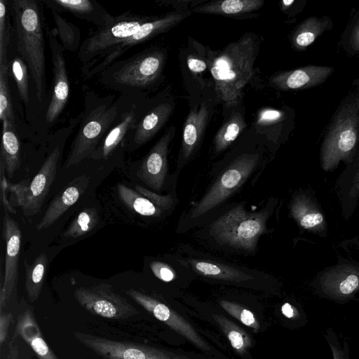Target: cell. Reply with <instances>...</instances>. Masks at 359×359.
Returning <instances> with one entry per match:
<instances>
[{
    "label": "cell",
    "instance_id": "1",
    "mask_svg": "<svg viewBox=\"0 0 359 359\" xmlns=\"http://www.w3.org/2000/svg\"><path fill=\"white\" fill-rule=\"evenodd\" d=\"M83 109L78 116L75 137L65 163V168L89 158L122 111L134 97L121 95L98 96L87 86H82Z\"/></svg>",
    "mask_w": 359,
    "mask_h": 359
},
{
    "label": "cell",
    "instance_id": "2",
    "mask_svg": "<svg viewBox=\"0 0 359 359\" xmlns=\"http://www.w3.org/2000/svg\"><path fill=\"white\" fill-rule=\"evenodd\" d=\"M13 20L12 40L25 62L36 96L40 102L46 96V55L43 12L39 1H8Z\"/></svg>",
    "mask_w": 359,
    "mask_h": 359
},
{
    "label": "cell",
    "instance_id": "3",
    "mask_svg": "<svg viewBox=\"0 0 359 359\" xmlns=\"http://www.w3.org/2000/svg\"><path fill=\"white\" fill-rule=\"evenodd\" d=\"M259 50L255 36L243 35L222 50L209 51L206 62L219 99L226 107L236 106L250 81Z\"/></svg>",
    "mask_w": 359,
    "mask_h": 359
},
{
    "label": "cell",
    "instance_id": "4",
    "mask_svg": "<svg viewBox=\"0 0 359 359\" xmlns=\"http://www.w3.org/2000/svg\"><path fill=\"white\" fill-rule=\"evenodd\" d=\"M165 51L152 47L129 57L116 60L99 75L100 84L130 97H144L160 80Z\"/></svg>",
    "mask_w": 359,
    "mask_h": 359
},
{
    "label": "cell",
    "instance_id": "5",
    "mask_svg": "<svg viewBox=\"0 0 359 359\" xmlns=\"http://www.w3.org/2000/svg\"><path fill=\"white\" fill-rule=\"evenodd\" d=\"M78 124L77 116L72 118L68 126L52 135L51 150L31 182H28L27 179L17 184L8 182V189L13 193L16 205L21 208L25 216H34L40 212L55 179L62 147Z\"/></svg>",
    "mask_w": 359,
    "mask_h": 359
},
{
    "label": "cell",
    "instance_id": "6",
    "mask_svg": "<svg viewBox=\"0 0 359 359\" xmlns=\"http://www.w3.org/2000/svg\"><path fill=\"white\" fill-rule=\"evenodd\" d=\"M268 208L250 212L243 205L225 212L210 226V234L219 243L237 250L253 252L266 231Z\"/></svg>",
    "mask_w": 359,
    "mask_h": 359
},
{
    "label": "cell",
    "instance_id": "7",
    "mask_svg": "<svg viewBox=\"0 0 359 359\" xmlns=\"http://www.w3.org/2000/svg\"><path fill=\"white\" fill-rule=\"evenodd\" d=\"M156 17L133 14L128 11L115 16L110 24L97 29L81 43L78 50V59L81 63V75L135 34L144 23Z\"/></svg>",
    "mask_w": 359,
    "mask_h": 359
},
{
    "label": "cell",
    "instance_id": "8",
    "mask_svg": "<svg viewBox=\"0 0 359 359\" xmlns=\"http://www.w3.org/2000/svg\"><path fill=\"white\" fill-rule=\"evenodd\" d=\"M359 141V104L355 100L340 107L325 138L322 159L331 168L349 158Z\"/></svg>",
    "mask_w": 359,
    "mask_h": 359
},
{
    "label": "cell",
    "instance_id": "9",
    "mask_svg": "<svg viewBox=\"0 0 359 359\" xmlns=\"http://www.w3.org/2000/svg\"><path fill=\"white\" fill-rule=\"evenodd\" d=\"M259 161V155L257 153H245L238 156L191 209L189 218L200 217L226 201L245 182L256 169Z\"/></svg>",
    "mask_w": 359,
    "mask_h": 359
},
{
    "label": "cell",
    "instance_id": "10",
    "mask_svg": "<svg viewBox=\"0 0 359 359\" xmlns=\"http://www.w3.org/2000/svg\"><path fill=\"white\" fill-rule=\"evenodd\" d=\"M190 14L191 12L188 10L179 11L163 16H156L154 19L144 23L135 34L118 45L109 54L95 62L82 76L83 79L87 80L95 76H98L130 48L151 39L159 34L165 32L190 15Z\"/></svg>",
    "mask_w": 359,
    "mask_h": 359
},
{
    "label": "cell",
    "instance_id": "11",
    "mask_svg": "<svg viewBox=\"0 0 359 359\" xmlns=\"http://www.w3.org/2000/svg\"><path fill=\"white\" fill-rule=\"evenodd\" d=\"M74 297L88 311L104 318L125 319L138 313L107 283L79 287L74 291Z\"/></svg>",
    "mask_w": 359,
    "mask_h": 359
},
{
    "label": "cell",
    "instance_id": "12",
    "mask_svg": "<svg viewBox=\"0 0 359 359\" xmlns=\"http://www.w3.org/2000/svg\"><path fill=\"white\" fill-rule=\"evenodd\" d=\"M48 45L53 66V89L49 104L45 114V123L51 128L58 119L69 100V82L62 45L55 29L48 30Z\"/></svg>",
    "mask_w": 359,
    "mask_h": 359
},
{
    "label": "cell",
    "instance_id": "13",
    "mask_svg": "<svg viewBox=\"0 0 359 359\" xmlns=\"http://www.w3.org/2000/svg\"><path fill=\"white\" fill-rule=\"evenodd\" d=\"M83 344L105 359H189L163 350L76 333Z\"/></svg>",
    "mask_w": 359,
    "mask_h": 359
},
{
    "label": "cell",
    "instance_id": "14",
    "mask_svg": "<svg viewBox=\"0 0 359 359\" xmlns=\"http://www.w3.org/2000/svg\"><path fill=\"white\" fill-rule=\"evenodd\" d=\"M146 102L144 97H134L89 158L97 161L110 158L125 143L126 136L135 124Z\"/></svg>",
    "mask_w": 359,
    "mask_h": 359
},
{
    "label": "cell",
    "instance_id": "15",
    "mask_svg": "<svg viewBox=\"0 0 359 359\" xmlns=\"http://www.w3.org/2000/svg\"><path fill=\"white\" fill-rule=\"evenodd\" d=\"M3 235L6 245L4 275L0 292L1 308L10 298L18 283L22 234L18 223L4 210Z\"/></svg>",
    "mask_w": 359,
    "mask_h": 359
},
{
    "label": "cell",
    "instance_id": "16",
    "mask_svg": "<svg viewBox=\"0 0 359 359\" xmlns=\"http://www.w3.org/2000/svg\"><path fill=\"white\" fill-rule=\"evenodd\" d=\"M145 106L135 124L126 136L125 143L129 149L136 150L151 140L167 122L173 111V104L160 102Z\"/></svg>",
    "mask_w": 359,
    "mask_h": 359
},
{
    "label": "cell",
    "instance_id": "17",
    "mask_svg": "<svg viewBox=\"0 0 359 359\" xmlns=\"http://www.w3.org/2000/svg\"><path fill=\"white\" fill-rule=\"evenodd\" d=\"M175 133L174 127L169 128L142 159L137 170V177L155 191H161L165 184L168 147Z\"/></svg>",
    "mask_w": 359,
    "mask_h": 359
},
{
    "label": "cell",
    "instance_id": "18",
    "mask_svg": "<svg viewBox=\"0 0 359 359\" xmlns=\"http://www.w3.org/2000/svg\"><path fill=\"white\" fill-rule=\"evenodd\" d=\"M126 292L137 303L152 313L158 320L165 323L196 346L203 350H209L206 343L201 338L194 328L182 316L165 304L133 289L129 290Z\"/></svg>",
    "mask_w": 359,
    "mask_h": 359
},
{
    "label": "cell",
    "instance_id": "19",
    "mask_svg": "<svg viewBox=\"0 0 359 359\" xmlns=\"http://www.w3.org/2000/svg\"><path fill=\"white\" fill-rule=\"evenodd\" d=\"M333 72L332 67L309 65L276 73L270 78L269 83L282 90L305 89L321 84Z\"/></svg>",
    "mask_w": 359,
    "mask_h": 359
},
{
    "label": "cell",
    "instance_id": "20",
    "mask_svg": "<svg viewBox=\"0 0 359 359\" xmlns=\"http://www.w3.org/2000/svg\"><path fill=\"white\" fill-rule=\"evenodd\" d=\"M89 184V177L83 175L67 184L49 204L45 214L36 225L37 231L52 226L71 206L74 205Z\"/></svg>",
    "mask_w": 359,
    "mask_h": 359
},
{
    "label": "cell",
    "instance_id": "21",
    "mask_svg": "<svg viewBox=\"0 0 359 359\" xmlns=\"http://www.w3.org/2000/svg\"><path fill=\"white\" fill-rule=\"evenodd\" d=\"M210 107L205 102L192 108L184 122L179 163L181 166L191 157L199 145L208 120Z\"/></svg>",
    "mask_w": 359,
    "mask_h": 359
},
{
    "label": "cell",
    "instance_id": "22",
    "mask_svg": "<svg viewBox=\"0 0 359 359\" xmlns=\"http://www.w3.org/2000/svg\"><path fill=\"white\" fill-rule=\"evenodd\" d=\"M47 6L59 13L65 11L75 17L93 24L97 29L110 24L115 16L111 15L95 0H43Z\"/></svg>",
    "mask_w": 359,
    "mask_h": 359
},
{
    "label": "cell",
    "instance_id": "23",
    "mask_svg": "<svg viewBox=\"0 0 359 359\" xmlns=\"http://www.w3.org/2000/svg\"><path fill=\"white\" fill-rule=\"evenodd\" d=\"M197 273L212 279L240 283L254 279L251 274L238 268L206 259H186L180 261Z\"/></svg>",
    "mask_w": 359,
    "mask_h": 359
},
{
    "label": "cell",
    "instance_id": "24",
    "mask_svg": "<svg viewBox=\"0 0 359 359\" xmlns=\"http://www.w3.org/2000/svg\"><path fill=\"white\" fill-rule=\"evenodd\" d=\"M359 291V273H339L323 279L320 292L324 297L340 303L348 301Z\"/></svg>",
    "mask_w": 359,
    "mask_h": 359
},
{
    "label": "cell",
    "instance_id": "25",
    "mask_svg": "<svg viewBox=\"0 0 359 359\" xmlns=\"http://www.w3.org/2000/svg\"><path fill=\"white\" fill-rule=\"evenodd\" d=\"M20 141L17 126L8 120L2 121V140L0 160L2 161L8 177H13L20 165Z\"/></svg>",
    "mask_w": 359,
    "mask_h": 359
},
{
    "label": "cell",
    "instance_id": "26",
    "mask_svg": "<svg viewBox=\"0 0 359 359\" xmlns=\"http://www.w3.org/2000/svg\"><path fill=\"white\" fill-rule=\"evenodd\" d=\"M263 0L214 1L196 6L194 13L238 16L257 11L264 5Z\"/></svg>",
    "mask_w": 359,
    "mask_h": 359
},
{
    "label": "cell",
    "instance_id": "27",
    "mask_svg": "<svg viewBox=\"0 0 359 359\" xmlns=\"http://www.w3.org/2000/svg\"><path fill=\"white\" fill-rule=\"evenodd\" d=\"M18 332L28 343L39 359H57L42 338L40 330L29 311L20 318Z\"/></svg>",
    "mask_w": 359,
    "mask_h": 359
},
{
    "label": "cell",
    "instance_id": "28",
    "mask_svg": "<svg viewBox=\"0 0 359 359\" xmlns=\"http://www.w3.org/2000/svg\"><path fill=\"white\" fill-rule=\"evenodd\" d=\"M52 14L55 25L54 28L58 41L63 49L70 52L78 51L81 43V34L79 28L74 23L65 18L60 13L51 6H47Z\"/></svg>",
    "mask_w": 359,
    "mask_h": 359
},
{
    "label": "cell",
    "instance_id": "29",
    "mask_svg": "<svg viewBox=\"0 0 359 359\" xmlns=\"http://www.w3.org/2000/svg\"><path fill=\"white\" fill-rule=\"evenodd\" d=\"M13 37V36H12ZM8 52V65L16 83L20 97L26 107L29 102L28 67L11 40Z\"/></svg>",
    "mask_w": 359,
    "mask_h": 359
},
{
    "label": "cell",
    "instance_id": "30",
    "mask_svg": "<svg viewBox=\"0 0 359 359\" xmlns=\"http://www.w3.org/2000/svg\"><path fill=\"white\" fill-rule=\"evenodd\" d=\"M330 21L311 17L302 22L292 36V43L298 50H304L310 46L328 27Z\"/></svg>",
    "mask_w": 359,
    "mask_h": 359
},
{
    "label": "cell",
    "instance_id": "31",
    "mask_svg": "<svg viewBox=\"0 0 359 359\" xmlns=\"http://www.w3.org/2000/svg\"><path fill=\"white\" fill-rule=\"evenodd\" d=\"M48 266L46 253L39 255L30 264L25 259V289L32 301L36 300L40 294Z\"/></svg>",
    "mask_w": 359,
    "mask_h": 359
},
{
    "label": "cell",
    "instance_id": "32",
    "mask_svg": "<svg viewBox=\"0 0 359 359\" xmlns=\"http://www.w3.org/2000/svg\"><path fill=\"white\" fill-rule=\"evenodd\" d=\"M117 190L120 200L137 214L147 217L161 215L163 211L136 190L123 184H119Z\"/></svg>",
    "mask_w": 359,
    "mask_h": 359
},
{
    "label": "cell",
    "instance_id": "33",
    "mask_svg": "<svg viewBox=\"0 0 359 359\" xmlns=\"http://www.w3.org/2000/svg\"><path fill=\"white\" fill-rule=\"evenodd\" d=\"M245 126L243 114L240 111L233 113L215 136V152L220 153L225 150L235 141Z\"/></svg>",
    "mask_w": 359,
    "mask_h": 359
},
{
    "label": "cell",
    "instance_id": "34",
    "mask_svg": "<svg viewBox=\"0 0 359 359\" xmlns=\"http://www.w3.org/2000/svg\"><path fill=\"white\" fill-rule=\"evenodd\" d=\"M291 212L300 226L304 229L316 228L324 221L323 215L303 198L297 197L293 201Z\"/></svg>",
    "mask_w": 359,
    "mask_h": 359
},
{
    "label": "cell",
    "instance_id": "35",
    "mask_svg": "<svg viewBox=\"0 0 359 359\" xmlns=\"http://www.w3.org/2000/svg\"><path fill=\"white\" fill-rule=\"evenodd\" d=\"M99 216L94 208L81 211L65 231L63 236L76 238L91 231L97 225Z\"/></svg>",
    "mask_w": 359,
    "mask_h": 359
},
{
    "label": "cell",
    "instance_id": "36",
    "mask_svg": "<svg viewBox=\"0 0 359 359\" xmlns=\"http://www.w3.org/2000/svg\"><path fill=\"white\" fill-rule=\"evenodd\" d=\"M213 318L228 338L233 348L240 353L245 352L251 346V339L248 333L222 316L214 315Z\"/></svg>",
    "mask_w": 359,
    "mask_h": 359
},
{
    "label": "cell",
    "instance_id": "37",
    "mask_svg": "<svg viewBox=\"0 0 359 359\" xmlns=\"http://www.w3.org/2000/svg\"><path fill=\"white\" fill-rule=\"evenodd\" d=\"M8 0H0V66L8 65V52L13 36Z\"/></svg>",
    "mask_w": 359,
    "mask_h": 359
},
{
    "label": "cell",
    "instance_id": "38",
    "mask_svg": "<svg viewBox=\"0 0 359 359\" xmlns=\"http://www.w3.org/2000/svg\"><path fill=\"white\" fill-rule=\"evenodd\" d=\"M9 65L0 66V119L8 120L15 124V116L8 88Z\"/></svg>",
    "mask_w": 359,
    "mask_h": 359
},
{
    "label": "cell",
    "instance_id": "39",
    "mask_svg": "<svg viewBox=\"0 0 359 359\" xmlns=\"http://www.w3.org/2000/svg\"><path fill=\"white\" fill-rule=\"evenodd\" d=\"M219 304L228 313L238 320L244 325L252 328L255 332L259 330V324L253 313L250 310L238 304L226 300H221Z\"/></svg>",
    "mask_w": 359,
    "mask_h": 359
},
{
    "label": "cell",
    "instance_id": "40",
    "mask_svg": "<svg viewBox=\"0 0 359 359\" xmlns=\"http://www.w3.org/2000/svg\"><path fill=\"white\" fill-rule=\"evenodd\" d=\"M325 339L332 353V359H350L348 344L346 340H339L337 333L332 327L325 331Z\"/></svg>",
    "mask_w": 359,
    "mask_h": 359
},
{
    "label": "cell",
    "instance_id": "41",
    "mask_svg": "<svg viewBox=\"0 0 359 359\" xmlns=\"http://www.w3.org/2000/svg\"><path fill=\"white\" fill-rule=\"evenodd\" d=\"M135 189L162 211L170 210L174 203L171 195H160L139 184L135 187Z\"/></svg>",
    "mask_w": 359,
    "mask_h": 359
},
{
    "label": "cell",
    "instance_id": "42",
    "mask_svg": "<svg viewBox=\"0 0 359 359\" xmlns=\"http://www.w3.org/2000/svg\"><path fill=\"white\" fill-rule=\"evenodd\" d=\"M149 268L153 274L163 282H172L177 277L175 268L164 262L153 261L149 264Z\"/></svg>",
    "mask_w": 359,
    "mask_h": 359
},
{
    "label": "cell",
    "instance_id": "43",
    "mask_svg": "<svg viewBox=\"0 0 359 359\" xmlns=\"http://www.w3.org/2000/svg\"><path fill=\"white\" fill-rule=\"evenodd\" d=\"M0 186L1 191V203L4 208V210L10 212L13 214L16 213V210L13 208L12 205L9 203L7 198V190L8 189V182L6 177V170L4 163L0 160Z\"/></svg>",
    "mask_w": 359,
    "mask_h": 359
},
{
    "label": "cell",
    "instance_id": "44",
    "mask_svg": "<svg viewBox=\"0 0 359 359\" xmlns=\"http://www.w3.org/2000/svg\"><path fill=\"white\" fill-rule=\"evenodd\" d=\"M187 64L189 70L195 74L202 73L208 67L206 60H202L195 55H189Z\"/></svg>",
    "mask_w": 359,
    "mask_h": 359
},
{
    "label": "cell",
    "instance_id": "45",
    "mask_svg": "<svg viewBox=\"0 0 359 359\" xmlns=\"http://www.w3.org/2000/svg\"><path fill=\"white\" fill-rule=\"evenodd\" d=\"M10 314H1L0 318V341L2 344L6 335L7 328L8 327L9 321L11 320Z\"/></svg>",
    "mask_w": 359,
    "mask_h": 359
},
{
    "label": "cell",
    "instance_id": "46",
    "mask_svg": "<svg viewBox=\"0 0 359 359\" xmlns=\"http://www.w3.org/2000/svg\"><path fill=\"white\" fill-rule=\"evenodd\" d=\"M351 45L355 51H359V22L355 25L353 29L351 39Z\"/></svg>",
    "mask_w": 359,
    "mask_h": 359
},
{
    "label": "cell",
    "instance_id": "47",
    "mask_svg": "<svg viewBox=\"0 0 359 359\" xmlns=\"http://www.w3.org/2000/svg\"><path fill=\"white\" fill-rule=\"evenodd\" d=\"M281 312L287 318H292L298 314L296 309L287 302L282 306Z\"/></svg>",
    "mask_w": 359,
    "mask_h": 359
},
{
    "label": "cell",
    "instance_id": "48",
    "mask_svg": "<svg viewBox=\"0 0 359 359\" xmlns=\"http://www.w3.org/2000/svg\"><path fill=\"white\" fill-rule=\"evenodd\" d=\"M294 1L293 0L290 1H281V6L282 9L284 11L287 9L289 6H290Z\"/></svg>",
    "mask_w": 359,
    "mask_h": 359
},
{
    "label": "cell",
    "instance_id": "49",
    "mask_svg": "<svg viewBox=\"0 0 359 359\" xmlns=\"http://www.w3.org/2000/svg\"><path fill=\"white\" fill-rule=\"evenodd\" d=\"M16 353H15V350H13V352H12V358L11 359H15L16 358Z\"/></svg>",
    "mask_w": 359,
    "mask_h": 359
}]
</instances>
